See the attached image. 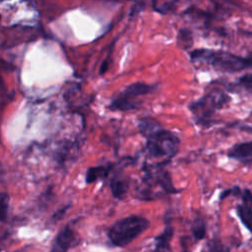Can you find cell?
Listing matches in <instances>:
<instances>
[{"label": "cell", "mask_w": 252, "mask_h": 252, "mask_svg": "<svg viewBox=\"0 0 252 252\" xmlns=\"http://www.w3.org/2000/svg\"><path fill=\"white\" fill-rule=\"evenodd\" d=\"M190 59L194 63L202 62L216 71L236 73L245 69H252V54L240 56L228 51L198 48L190 52Z\"/></svg>", "instance_id": "1"}, {"label": "cell", "mask_w": 252, "mask_h": 252, "mask_svg": "<svg viewBox=\"0 0 252 252\" xmlns=\"http://www.w3.org/2000/svg\"><path fill=\"white\" fill-rule=\"evenodd\" d=\"M151 225L150 220L142 216L130 215L115 221L107 231L109 242L115 247H125L140 236Z\"/></svg>", "instance_id": "2"}, {"label": "cell", "mask_w": 252, "mask_h": 252, "mask_svg": "<svg viewBox=\"0 0 252 252\" xmlns=\"http://www.w3.org/2000/svg\"><path fill=\"white\" fill-rule=\"evenodd\" d=\"M146 138L145 152L149 157L170 160L179 150L178 136L160 126L144 136Z\"/></svg>", "instance_id": "3"}, {"label": "cell", "mask_w": 252, "mask_h": 252, "mask_svg": "<svg viewBox=\"0 0 252 252\" xmlns=\"http://www.w3.org/2000/svg\"><path fill=\"white\" fill-rule=\"evenodd\" d=\"M230 99V96L221 91H212L192 101L189 109L195 123L201 126H210L217 110L226 106Z\"/></svg>", "instance_id": "4"}, {"label": "cell", "mask_w": 252, "mask_h": 252, "mask_svg": "<svg viewBox=\"0 0 252 252\" xmlns=\"http://www.w3.org/2000/svg\"><path fill=\"white\" fill-rule=\"evenodd\" d=\"M168 161H161L156 164H145L143 166L144 187L139 190L138 198L144 201L151 200L150 191L154 186H158L164 194H177L182 189H176L173 186L171 176L168 171L164 169V164Z\"/></svg>", "instance_id": "5"}, {"label": "cell", "mask_w": 252, "mask_h": 252, "mask_svg": "<svg viewBox=\"0 0 252 252\" xmlns=\"http://www.w3.org/2000/svg\"><path fill=\"white\" fill-rule=\"evenodd\" d=\"M156 88V85L144 82L130 84L111 99L108 108L112 111L136 110L140 108L143 103L141 97L151 94Z\"/></svg>", "instance_id": "6"}, {"label": "cell", "mask_w": 252, "mask_h": 252, "mask_svg": "<svg viewBox=\"0 0 252 252\" xmlns=\"http://www.w3.org/2000/svg\"><path fill=\"white\" fill-rule=\"evenodd\" d=\"M79 243V238L76 232L69 226L63 227L54 238L50 252H68L70 248Z\"/></svg>", "instance_id": "7"}, {"label": "cell", "mask_w": 252, "mask_h": 252, "mask_svg": "<svg viewBox=\"0 0 252 252\" xmlns=\"http://www.w3.org/2000/svg\"><path fill=\"white\" fill-rule=\"evenodd\" d=\"M226 156L243 165H252V141L234 144Z\"/></svg>", "instance_id": "8"}, {"label": "cell", "mask_w": 252, "mask_h": 252, "mask_svg": "<svg viewBox=\"0 0 252 252\" xmlns=\"http://www.w3.org/2000/svg\"><path fill=\"white\" fill-rule=\"evenodd\" d=\"M174 234V228L167 224L163 230L154 238V251L153 252H164L169 249V244Z\"/></svg>", "instance_id": "9"}, {"label": "cell", "mask_w": 252, "mask_h": 252, "mask_svg": "<svg viewBox=\"0 0 252 252\" xmlns=\"http://www.w3.org/2000/svg\"><path fill=\"white\" fill-rule=\"evenodd\" d=\"M120 173H116L110 180V190L112 196L117 200H122L128 193L130 187V181L128 178L119 176Z\"/></svg>", "instance_id": "10"}, {"label": "cell", "mask_w": 252, "mask_h": 252, "mask_svg": "<svg viewBox=\"0 0 252 252\" xmlns=\"http://www.w3.org/2000/svg\"><path fill=\"white\" fill-rule=\"evenodd\" d=\"M116 167L114 163H105L90 167L86 173V182L93 183L98 179H104Z\"/></svg>", "instance_id": "11"}, {"label": "cell", "mask_w": 252, "mask_h": 252, "mask_svg": "<svg viewBox=\"0 0 252 252\" xmlns=\"http://www.w3.org/2000/svg\"><path fill=\"white\" fill-rule=\"evenodd\" d=\"M235 211L241 223L252 233V207L242 203L237 205Z\"/></svg>", "instance_id": "12"}, {"label": "cell", "mask_w": 252, "mask_h": 252, "mask_svg": "<svg viewBox=\"0 0 252 252\" xmlns=\"http://www.w3.org/2000/svg\"><path fill=\"white\" fill-rule=\"evenodd\" d=\"M191 232L196 240H202L205 238L207 233L206 221L203 218H196L191 225Z\"/></svg>", "instance_id": "13"}, {"label": "cell", "mask_w": 252, "mask_h": 252, "mask_svg": "<svg viewBox=\"0 0 252 252\" xmlns=\"http://www.w3.org/2000/svg\"><path fill=\"white\" fill-rule=\"evenodd\" d=\"M193 42L192 33L187 29H181L178 33V43L183 46V48H188Z\"/></svg>", "instance_id": "14"}, {"label": "cell", "mask_w": 252, "mask_h": 252, "mask_svg": "<svg viewBox=\"0 0 252 252\" xmlns=\"http://www.w3.org/2000/svg\"><path fill=\"white\" fill-rule=\"evenodd\" d=\"M207 252H230L229 248L220 239H212L207 245Z\"/></svg>", "instance_id": "15"}, {"label": "cell", "mask_w": 252, "mask_h": 252, "mask_svg": "<svg viewBox=\"0 0 252 252\" xmlns=\"http://www.w3.org/2000/svg\"><path fill=\"white\" fill-rule=\"evenodd\" d=\"M9 209V197L6 193L0 192V221L7 219Z\"/></svg>", "instance_id": "16"}, {"label": "cell", "mask_w": 252, "mask_h": 252, "mask_svg": "<svg viewBox=\"0 0 252 252\" xmlns=\"http://www.w3.org/2000/svg\"><path fill=\"white\" fill-rule=\"evenodd\" d=\"M236 85L239 88H242L245 91L252 93V73H246L241 77H239Z\"/></svg>", "instance_id": "17"}, {"label": "cell", "mask_w": 252, "mask_h": 252, "mask_svg": "<svg viewBox=\"0 0 252 252\" xmlns=\"http://www.w3.org/2000/svg\"><path fill=\"white\" fill-rule=\"evenodd\" d=\"M173 5V3H164L162 6L160 5V9H158V10H157V12H158V13H160V14H166L169 10H170V8H171V6Z\"/></svg>", "instance_id": "18"}, {"label": "cell", "mask_w": 252, "mask_h": 252, "mask_svg": "<svg viewBox=\"0 0 252 252\" xmlns=\"http://www.w3.org/2000/svg\"><path fill=\"white\" fill-rule=\"evenodd\" d=\"M251 115H252V112H251Z\"/></svg>", "instance_id": "19"}]
</instances>
